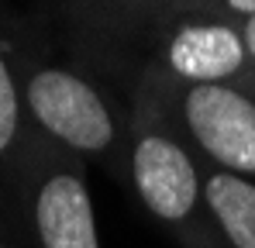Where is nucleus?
Masks as SVG:
<instances>
[{"mask_svg":"<svg viewBox=\"0 0 255 248\" xmlns=\"http://www.w3.org/2000/svg\"><path fill=\"white\" fill-rule=\"evenodd\" d=\"M0 231L10 248H100L83 159L35 131L0 197Z\"/></svg>","mask_w":255,"mask_h":248,"instance_id":"f257e3e1","label":"nucleus"},{"mask_svg":"<svg viewBox=\"0 0 255 248\" xmlns=\"http://www.w3.org/2000/svg\"><path fill=\"white\" fill-rule=\"evenodd\" d=\"M125 179L141 207L159 224H166L183 248H221L204 204V165L145 90L131 111Z\"/></svg>","mask_w":255,"mask_h":248,"instance_id":"f03ea898","label":"nucleus"},{"mask_svg":"<svg viewBox=\"0 0 255 248\" xmlns=\"http://www.w3.org/2000/svg\"><path fill=\"white\" fill-rule=\"evenodd\" d=\"M17 66L28 121L45 141L83 162H100L125 176L131 118L118 111L114 97L73 66L38 59Z\"/></svg>","mask_w":255,"mask_h":248,"instance_id":"7ed1b4c3","label":"nucleus"},{"mask_svg":"<svg viewBox=\"0 0 255 248\" xmlns=\"http://www.w3.org/2000/svg\"><path fill=\"white\" fill-rule=\"evenodd\" d=\"M162 111L172 131L193 148L197 159L214 169L255 176V97L235 83H172L148 76L141 86Z\"/></svg>","mask_w":255,"mask_h":248,"instance_id":"20e7f679","label":"nucleus"},{"mask_svg":"<svg viewBox=\"0 0 255 248\" xmlns=\"http://www.w3.org/2000/svg\"><path fill=\"white\" fill-rule=\"evenodd\" d=\"M252 59L245 52L242 31L221 17H183L159 45L155 76L172 83H235L249 73Z\"/></svg>","mask_w":255,"mask_h":248,"instance_id":"39448f33","label":"nucleus"},{"mask_svg":"<svg viewBox=\"0 0 255 248\" xmlns=\"http://www.w3.org/2000/svg\"><path fill=\"white\" fill-rule=\"evenodd\" d=\"M204 204L221 248H255V179L204 165Z\"/></svg>","mask_w":255,"mask_h":248,"instance_id":"423d86ee","label":"nucleus"},{"mask_svg":"<svg viewBox=\"0 0 255 248\" xmlns=\"http://www.w3.org/2000/svg\"><path fill=\"white\" fill-rule=\"evenodd\" d=\"M35 138V127L28 121L24 90H21V66L10 59V48L0 35V197L21 165L28 145Z\"/></svg>","mask_w":255,"mask_h":248,"instance_id":"0eeeda50","label":"nucleus"},{"mask_svg":"<svg viewBox=\"0 0 255 248\" xmlns=\"http://www.w3.org/2000/svg\"><path fill=\"white\" fill-rule=\"evenodd\" d=\"M242 41H245V52H249V59H252V66H255V14L252 17H242Z\"/></svg>","mask_w":255,"mask_h":248,"instance_id":"6e6552de","label":"nucleus"},{"mask_svg":"<svg viewBox=\"0 0 255 248\" xmlns=\"http://www.w3.org/2000/svg\"><path fill=\"white\" fill-rule=\"evenodd\" d=\"M231 14H242V17H252L255 14V0H221Z\"/></svg>","mask_w":255,"mask_h":248,"instance_id":"1a4fd4ad","label":"nucleus"},{"mask_svg":"<svg viewBox=\"0 0 255 248\" xmlns=\"http://www.w3.org/2000/svg\"><path fill=\"white\" fill-rule=\"evenodd\" d=\"M0 248H10V245H7V238H3V231H0Z\"/></svg>","mask_w":255,"mask_h":248,"instance_id":"9d476101","label":"nucleus"}]
</instances>
